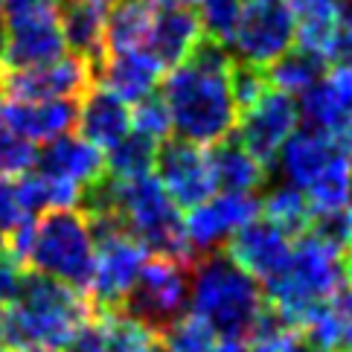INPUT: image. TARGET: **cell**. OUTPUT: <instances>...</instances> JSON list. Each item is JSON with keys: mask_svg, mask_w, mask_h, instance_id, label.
<instances>
[{"mask_svg": "<svg viewBox=\"0 0 352 352\" xmlns=\"http://www.w3.org/2000/svg\"><path fill=\"white\" fill-rule=\"evenodd\" d=\"M262 216V201L250 192H221L195 204L184 219V230L192 250H216Z\"/></svg>", "mask_w": 352, "mask_h": 352, "instance_id": "cell-15", "label": "cell"}, {"mask_svg": "<svg viewBox=\"0 0 352 352\" xmlns=\"http://www.w3.org/2000/svg\"><path fill=\"white\" fill-rule=\"evenodd\" d=\"M212 175L221 192H254L268 178V166L259 163L248 148L239 143V137H224L210 152Z\"/></svg>", "mask_w": 352, "mask_h": 352, "instance_id": "cell-23", "label": "cell"}, {"mask_svg": "<svg viewBox=\"0 0 352 352\" xmlns=\"http://www.w3.org/2000/svg\"><path fill=\"white\" fill-rule=\"evenodd\" d=\"M94 65L82 56H61L38 67L27 70H0L3 96L35 102V99H82L94 85Z\"/></svg>", "mask_w": 352, "mask_h": 352, "instance_id": "cell-13", "label": "cell"}, {"mask_svg": "<svg viewBox=\"0 0 352 352\" xmlns=\"http://www.w3.org/2000/svg\"><path fill=\"white\" fill-rule=\"evenodd\" d=\"M349 204H352V201H349Z\"/></svg>", "mask_w": 352, "mask_h": 352, "instance_id": "cell-47", "label": "cell"}, {"mask_svg": "<svg viewBox=\"0 0 352 352\" xmlns=\"http://www.w3.org/2000/svg\"><path fill=\"white\" fill-rule=\"evenodd\" d=\"M300 96V114L309 129L332 134L352 152V67H335Z\"/></svg>", "mask_w": 352, "mask_h": 352, "instance_id": "cell-17", "label": "cell"}, {"mask_svg": "<svg viewBox=\"0 0 352 352\" xmlns=\"http://www.w3.org/2000/svg\"><path fill=\"white\" fill-rule=\"evenodd\" d=\"M262 216L268 221H274L276 228H283L285 233L300 236L311 228L314 207L300 186L283 184V186H274V190L265 195V201H262Z\"/></svg>", "mask_w": 352, "mask_h": 352, "instance_id": "cell-29", "label": "cell"}, {"mask_svg": "<svg viewBox=\"0 0 352 352\" xmlns=\"http://www.w3.org/2000/svg\"><path fill=\"white\" fill-rule=\"evenodd\" d=\"M50 6H56V0H3V15H21V12H35Z\"/></svg>", "mask_w": 352, "mask_h": 352, "instance_id": "cell-39", "label": "cell"}, {"mask_svg": "<svg viewBox=\"0 0 352 352\" xmlns=\"http://www.w3.org/2000/svg\"><path fill=\"white\" fill-rule=\"evenodd\" d=\"M117 219L125 230L134 233L140 242L157 256H172L192 265L195 250L186 239L184 219L178 212L175 198L166 192L160 178L143 175V178H120V201Z\"/></svg>", "mask_w": 352, "mask_h": 352, "instance_id": "cell-7", "label": "cell"}, {"mask_svg": "<svg viewBox=\"0 0 352 352\" xmlns=\"http://www.w3.org/2000/svg\"><path fill=\"white\" fill-rule=\"evenodd\" d=\"M297 23V41L300 47H309L314 53L329 58V50L335 44V35L341 30V0H288Z\"/></svg>", "mask_w": 352, "mask_h": 352, "instance_id": "cell-24", "label": "cell"}, {"mask_svg": "<svg viewBox=\"0 0 352 352\" xmlns=\"http://www.w3.org/2000/svg\"><path fill=\"white\" fill-rule=\"evenodd\" d=\"M65 32L58 23L56 6L3 15V50L0 70H27L65 56Z\"/></svg>", "mask_w": 352, "mask_h": 352, "instance_id": "cell-11", "label": "cell"}, {"mask_svg": "<svg viewBox=\"0 0 352 352\" xmlns=\"http://www.w3.org/2000/svg\"><path fill=\"white\" fill-rule=\"evenodd\" d=\"M131 129L155 137V140H160V143L166 140L169 131H172V111L166 105V99H163V94H148L134 105Z\"/></svg>", "mask_w": 352, "mask_h": 352, "instance_id": "cell-35", "label": "cell"}, {"mask_svg": "<svg viewBox=\"0 0 352 352\" xmlns=\"http://www.w3.org/2000/svg\"><path fill=\"white\" fill-rule=\"evenodd\" d=\"M91 224L96 233V259L91 283H87L91 303L102 311L122 309L125 297L131 294L137 276L148 262V248L125 230L120 219H99Z\"/></svg>", "mask_w": 352, "mask_h": 352, "instance_id": "cell-8", "label": "cell"}, {"mask_svg": "<svg viewBox=\"0 0 352 352\" xmlns=\"http://www.w3.org/2000/svg\"><path fill=\"white\" fill-rule=\"evenodd\" d=\"M152 6H169V3H192V0H146Z\"/></svg>", "mask_w": 352, "mask_h": 352, "instance_id": "cell-43", "label": "cell"}, {"mask_svg": "<svg viewBox=\"0 0 352 352\" xmlns=\"http://www.w3.org/2000/svg\"><path fill=\"white\" fill-rule=\"evenodd\" d=\"M0 99H3V85H0ZM0 114H3V105H0Z\"/></svg>", "mask_w": 352, "mask_h": 352, "instance_id": "cell-46", "label": "cell"}, {"mask_svg": "<svg viewBox=\"0 0 352 352\" xmlns=\"http://www.w3.org/2000/svg\"><path fill=\"white\" fill-rule=\"evenodd\" d=\"M0 120L30 137L32 143H50L79 125V102L76 99H35V102L12 99Z\"/></svg>", "mask_w": 352, "mask_h": 352, "instance_id": "cell-20", "label": "cell"}, {"mask_svg": "<svg viewBox=\"0 0 352 352\" xmlns=\"http://www.w3.org/2000/svg\"><path fill=\"white\" fill-rule=\"evenodd\" d=\"M239 268H245L256 283H274L276 276H283L294 254L292 233H285L283 228H276L268 219H254L245 224L224 250Z\"/></svg>", "mask_w": 352, "mask_h": 352, "instance_id": "cell-16", "label": "cell"}, {"mask_svg": "<svg viewBox=\"0 0 352 352\" xmlns=\"http://www.w3.org/2000/svg\"><path fill=\"white\" fill-rule=\"evenodd\" d=\"M201 35H204V27H201L198 9H192L190 3H169L155 12L148 47L160 58V65L172 70L175 65L190 58Z\"/></svg>", "mask_w": 352, "mask_h": 352, "instance_id": "cell-22", "label": "cell"}, {"mask_svg": "<svg viewBox=\"0 0 352 352\" xmlns=\"http://www.w3.org/2000/svg\"><path fill=\"white\" fill-rule=\"evenodd\" d=\"M341 15H344V23L352 27V0H341Z\"/></svg>", "mask_w": 352, "mask_h": 352, "instance_id": "cell-41", "label": "cell"}, {"mask_svg": "<svg viewBox=\"0 0 352 352\" xmlns=\"http://www.w3.org/2000/svg\"><path fill=\"white\" fill-rule=\"evenodd\" d=\"M67 352H108V341H105V329L99 320H87L85 326H79V332L65 344Z\"/></svg>", "mask_w": 352, "mask_h": 352, "instance_id": "cell-38", "label": "cell"}, {"mask_svg": "<svg viewBox=\"0 0 352 352\" xmlns=\"http://www.w3.org/2000/svg\"><path fill=\"white\" fill-rule=\"evenodd\" d=\"M210 352H248V346L239 341V338H221V341H216V346H212Z\"/></svg>", "mask_w": 352, "mask_h": 352, "instance_id": "cell-40", "label": "cell"}, {"mask_svg": "<svg viewBox=\"0 0 352 352\" xmlns=\"http://www.w3.org/2000/svg\"><path fill=\"white\" fill-rule=\"evenodd\" d=\"M155 9L146 0H114L105 23V53L148 47Z\"/></svg>", "mask_w": 352, "mask_h": 352, "instance_id": "cell-25", "label": "cell"}, {"mask_svg": "<svg viewBox=\"0 0 352 352\" xmlns=\"http://www.w3.org/2000/svg\"><path fill=\"white\" fill-rule=\"evenodd\" d=\"M346 274H349V283H352V239H349V248H346Z\"/></svg>", "mask_w": 352, "mask_h": 352, "instance_id": "cell-45", "label": "cell"}, {"mask_svg": "<svg viewBox=\"0 0 352 352\" xmlns=\"http://www.w3.org/2000/svg\"><path fill=\"white\" fill-rule=\"evenodd\" d=\"M15 352H53L50 346H15Z\"/></svg>", "mask_w": 352, "mask_h": 352, "instance_id": "cell-44", "label": "cell"}, {"mask_svg": "<svg viewBox=\"0 0 352 352\" xmlns=\"http://www.w3.org/2000/svg\"><path fill=\"white\" fill-rule=\"evenodd\" d=\"M346 280V250L320 233L306 230L294 242L292 262L283 276L268 283V303L292 326L303 329V323L329 303Z\"/></svg>", "mask_w": 352, "mask_h": 352, "instance_id": "cell-2", "label": "cell"}, {"mask_svg": "<svg viewBox=\"0 0 352 352\" xmlns=\"http://www.w3.org/2000/svg\"><path fill=\"white\" fill-rule=\"evenodd\" d=\"M297 23L288 0H245L242 15L233 30L230 50L254 65H271L292 50Z\"/></svg>", "mask_w": 352, "mask_h": 352, "instance_id": "cell-10", "label": "cell"}, {"mask_svg": "<svg viewBox=\"0 0 352 352\" xmlns=\"http://www.w3.org/2000/svg\"><path fill=\"white\" fill-rule=\"evenodd\" d=\"M79 131L87 143L99 148L117 146L131 131V111L125 105V99L102 82L91 85L79 102Z\"/></svg>", "mask_w": 352, "mask_h": 352, "instance_id": "cell-21", "label": "cell"}, {"mask_svg": "<svg viewBox=\"0 0 352 352\" xmlns=\"http://www.w3.org/2000/svg\"><path fill=\"white\" fill-rule=\"evenodd\" d=\"M190 303L195 314L216 326L221 338L248 335L265 311L256 280L228 254H210L192 262Z\"/></svg>", "mask_w": 352, "mask_h": 352, "instance_id": "cell-4", "label": "cell"}, {"mask_svg": "<svg viewBox=\"0 0 352 352\" xmlns=\"http://www.w3.org/2000/svg\"><path fill=\"white\" fill-rule=\"evenodd\" d=\"M326 67H329V58L314 53L309 47H297L288 50L276 61L268 65L271 73V85L280 87L285 94H306L309 87L326 76Z\"/></svg>", "mask_w": 352, "mask_h": 352, "instance_id": "cell-27", "label": "cell"}, {"mask_svg": "<svg viewBox=\"0 0 352 352\" xmlns=\"http://www.w3.org/2000/svg\"><path fill=\"white\" fill-rule=\"evenodd\" d=\"M23 283H27V265L9 248L0 245V303H15Z\"/></svg>", "mask_w": 352, "mask_h": 352, "instance_id": "cell-36", "label": "cell"}, {"mask_svg": "<svg viewBox=\"0 0 352 352\" xmlns=\"http://www.w3.org/2000/svg\"><path fill=\"white\" fill-rule=\"evenodd\" d=\"M186 271H192V265H186L181 259H148L140 276H137L131 294L125 297L122 311L134 314V318L163 332L172 320L181 318L186 303H190V276H186Z\"/></svg>", "mask_w": 352, "mask_h": 352, "instance_id": "cell-9", "label": "cell"}, {"mask_svg": "<svg viewBox=\"0 0 352 352\" xmlns=\"http://www.w3.org/2000/svg\"><path fill=\"white\" fill-rule=\"evenodd\" d=\"M6 341V311H3V303H0V346Z\"/></svg>", "mask_w": 352, "mask_h": 352, "instance_id": "cell-42", "label": "cell"}, {"mask_svg": "<svg viewBox=\"0 0 352 352\" xmlns=\"http://www.w3.org/2000/svg\"><path fill=\"white\" fill-rule=\"evenodd\" d=\"M96 259V233L79 207L50 210L35 221L27 250V268L56 276L73 288H87Z\"/></svg>", "mask_w": 352, "mask_h": 352, "instance_id": "cell-6", "label": "cell"}, {"mask_svg": "<svg viewBox=\"0 0 352 352\" xmlns=\"http://www.w3.org/2000/svg\"><path fill=\"white\" fill-rule=\"evenodd\" d=\"M297 120H300V108L292 99V94L271 87L262 99L245 108V114L239 117L236 137L259 163H265L271 169L280 160V152L288 143V137L294 134Z\"/></svg>", "mask_w": 352, "mask_h": 352, "instance_id": "cell-12", "label": "cell"}, {"mask_svg": "<svg viewBox=\"0 0 352 352\" xmlns=\"http://www.w3.org/2000/svg\"><path fill=\"white\" fill-rule=\"evenodd\" d=\"M108 160L105 166L111 175L129 181V178H143V175H152L155 163H157V152H160V140L148 137L143 131H129L117 146L108 148Z\"/></svg>", "mask_w": 352, "mask_h": 352, "instance_id": "cell-30", "label": "cell"}, {"mask_svg": "<svg viewBox=\"0 0 352 352\" xmlns=\"http://www.w3.org/2000/svg\"><path fill=\"white\" fill-rule=\"evenodd\" d=\"M160 58L146 47L120 50V53H105L102 65L96 67L99 82L111 87L125 102H140L143 96L155 94V87L163 76Z\"/></svg>", "mask_w": 352, "mask_h": 352, "instance_id": "cell-19", "label": "cell"}, {"mask_svg": "<svg viewBox=\"0 0 352 352\" xmlns=\"http://www.w3.org/2000/svg\"><path fill=\"white\" fill-rule=\"evenodd\" d=\"M18 195H21L23 210L30 216H38V212H50V210L76 207L82 201V186L50 178L44 172H35V175H21Z\"/></svg>", "mask_w": 352, "mask_h": 352, "instance_id": "cell-28", "label": "cell"}, {"mask_svg": "<svg viewBox=\"0 0 352 352\" xmlns=\"http://www.w3.org/2000/svg\"><path fill=\"white\" fill-rule=\"evenodd\" d=\"M102 329L108 352H166L163 346V335L155 326H148L146 320L134 318V314L122 309L102 311Z\"/></svg>", "mask_w": 352, "mask_h": 352, "instance_id": "cell-26", "label": "cell"}, {"mask_svg": "<svg viewBox=\"0 0 352 352\" xmlns=\"http://www.w3.org/2000/svg\"><path fill=\"white\" fill-rule=\"evenodd\" d=\"M230 67V50L204 32L190 58L169 70L163 82V99L172 111V129L178 137L198 146H216L230 137L239 122Z\"/></svg>", "mask_w": 352, "mask_h": 352, "instance_id": "cell-1", "label": "cell"}, {"mask_svg": "<svg viewBox=\"0 0 352 352\" xmlns=\"http://www.w3.org/2000/svg\"><path fill=\"white\" fill-rule=\"evenodd\" d=\"M91 297H82L79 288L32 271L6 311V341L12 346H65L91 320Z\"/></svg>", "mask_w": 352, "mask_h": 352, "instance_id": "cell-3", "label": "cell"}, {"mask_svg": "<svg viewBox=\"0 0 352 352\" xmlns=\"http://www.w3.org/2000/svg\"><path fill=\"white\" fill-rule=\"evenodd\" d=\"M35 166H38V172L50 175V178L76 184L82 190L108 172L102 148L87 143L85 137H70V134L50 140L35 157Z\"/></svg>", "mask_w": 352, "mask_h": 352, "instance_id": "cell-18", "label": "cell"}, {"mask_svg": "<svg viewBox=\"0 0 352 352\" xmlns=\"http://www.w3.org/2000/svg\"><path fill=\"white\" fill-rule=\"evenodd\" d=\"M163 335V346L166 352H210L219 341V332L210 320L201 314H181L178 320H172Z\"/></svg>", "mask_w": 352, "mask_h": 352, "instance_id": "cell-31", "label": "cell"}, {"mask_svg": "<svg viewBox=\"0 0 352 352\" xmlns=\"http://www.w3.org/2000/svg\"><path fill=\"white\" fill-rule=\"evenodd\" d=\"M192 3L198 6V18L204 32L230 44L239 15H242V6H245L242 0H192Z\"/></svg>", "mask_w": 352, "mask_h": 352, "instance_id": "cell-34", "label": "cell"}, {"mask_svg": "<svg viewBox=\"0 0 352 352\" xmlns=\"http://www.w3.org/2000/svg\"><path fill=\"white\" fill-rule=\"evenodd\" d=\"M27 219H32V216L21 204L18 184H12L9 178H0V239H6Z\"/></svg>", "mask_w": 352, "mask_h": 352, "instance_id": "cell-37", "label": "cell"}, {"mask_svg": "<svg viewBox=\"0 0 352 352\" xmlns=\"http://www.w3.org/2000/svg\"><path fill=\"white\" fill-rule=\"evenodd\" d=\"M35 143L0 120V178H18L35 166Z\"/></svg>", "mask_w": 352, "mask_h": 352, "instance_id": "cell-32", "label": "cell"}, {"mask_svg": "<svg viewBox=\"0 0 352 352\" xmlns=\"http://www.w3.org/2000/svg\"><path fill=\"white\" fill-rule=\"evenodd\" d=\"M280 169L288 184L309 195L314 216L352 207V152L332 134L294 131L280 152Z\"/></svg>", "mask_w": 352, "mask_h": 352, "instance_id": "cell-5", "label": "cell"}, {"mask_svg": "<svg viewBox=\"0 0 352 352\" xmlns=\"http://www.w3.org/2000/svg\"><path fill=\"white\" fill-rule=\"evenodd\" d=\"M155 169H157L160 184L175 198V204L184 210H192L195 204L207 201L219 190L216 175H212L210 152H204L198 143L184 140V137L160 143Z\"/></svg>", "mask_w": 352, "mask_h": 352, "instance_id": "cell-14", "label": "cell"}, {"mask_svg": "<svg viewBox=\"0 0 352 352\" xmlns=\"http://www.w3.org/2000/svg\"><path fill=\"white\" fill-rule=\"evenodd\" d=\"M230 87H233L236 105L245 111V108L254 105L256 99L265 96L274 85H271V73L265 65H254V61L239 58L230 67Z\"/></svg>", "mask_w": 352, "mask_h": 352, "instance_id": "cell-33", "label": "cell"}]
</instances>
